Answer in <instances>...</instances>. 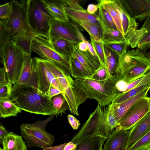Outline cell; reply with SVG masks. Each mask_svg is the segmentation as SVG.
<instances>
[{
    "label": "cell",
    "mask_w": 150,
    "mask_h": 150,
    "mask_svg": "<svg viewBox=\"0 0 150 150\" xmlns=\"http://www.w3.org/2000/svg\"><path fill=\"white\" fill-rule=\"evenodd\" d=\"M150 72V58L146 52L137 48L118 56L115 76L127 85Z\"/></svg>",
    "instance_id": "1"
},
{
    "label": "cell",
    "mask_w": 150,
    "mask_h": 150,
    "mask_svg": "<svg viewBox=\"0 0 150 150\" xmlns=\"http://www.w3.org/2000/svg\"><path fill=\"white\" fill-rule=\"evenodd\" d=\"M9 98L16 103L21 110L30 113L50 116L57 113L50 99L26 84L13 85Z\"/></svg>",
    "instance_id": "2"
},
{
    "label": "cell",
    "mask_w": 150,
    "mask_h": 150,
    "mask_svg": "<svg viewBox=\"0 0 150 150\" xmlns=\"http://www.w3.org/2000/svg\"><path fill=\"white\" fill-rule=\"evenodd\" d=\"M117 81L115 76L103 81L88 78L75 79L76 83L86 93L89 99H95L103 107L110 105L118 93L116 87Z\"/></svg>",
    "instance_id": "3"
},
{
    "label": "cell",
    "mask_w": 150,
    "mask_h": 150,
    "mask_svg": "<svg viewBox=\"0 0 150 150\" xmlns=\"http://www.w3.org/2000/svg\"><path fill=\"white\" fill-rule=\"evenodd\" d=\"M98 104L79 132L71 142L77 146L84 141L91 138L100 137L108 138L113 131L109 127L106 118V107Z\"/></svg>",
    "instance_id": "4"
},
{
    "label": "cell",
    "mask_w": 150,
    "mask_h": 150,
    "mask_svg": "<svg viewBox=\"0 0 150 150\" xmlns=\"http://www.w3.org/2000/svg\"><path fill=\"white\" fill-rule=\"evenodd\" d=\"M56 115H52L43 120H38L32 124L23 123L20 125L21 136L26 141L28 147L51 146L54 143V137L47 132V124L52 120Z\"/></svg>",
    "instance_id": "5"
},
{
    "label": "cell",
    "mask_w": 150,
    "mask_h": 150,
    "mask_svg": "<svg viewBox=\"0 0 150 150\" xmlns=\"http://www.w3.org/2000/svg\"><path fill=\"white\" fill-rule=\"evenodd\" d=\"M32 65L31 75L27 85L33 88L38 93L47 97L51 84L63 93L57 80L48 69L42 59L36 57L32 58Z\"/></svg>",
    "instance_id": "6"
},
{
    "label": "cell",
    "mask_w": 150,
    "mask_h": 150,
    "mask_svg": "<svg viewBox=\"0 0 150 150\" xmlns=\"http://www.w3.org/2000/svg\"><path fill=\"white\" fill-rule=\"evenodd\" d=\"M52 18L41 0H28V22L35 36H40L49 40L50 21Z\"/></svg>",
    "instance_id": "7"
},
{
    "label": "cell",
    "mask_w": 150,
    "mask_h": 150,
    "mask_svg": "<svg viewBox=\"0 0 150 150\" xmlns=\"http://www.w3.org/2000/svg\"><path fill=\"white\" fill-rule=\"evenodd\" d=\"M0 56L8 81L13 85L15 84L22 68L24 53L19 48L9 40L0 48Z\"/></svg>",
    "instance_id": "8"
},
{
    "label": "cell",
    "mask_w": 150,
    "mask_h": 150,
    "mask_svg": "<svg viewBox=\"0 0 150 150\" xmlns=\"http://www.w3.org/2000/svg\"><path fill=\"white\" fill-rule=\"evenodd\" d=\"M12 1V11L10 16L7 19H1L0 22V24L8 32L10 40L21 33L32 31L27 20L28 0L20 3L17 0Z\"/></svg>",
    "instance_id": "9"
},
{
    "label": "cell",
    "mask_w": 150,
    "mask_h": 150,
    "mask_svg": "<svg viewBox=\"0 0 150 150\" xmlns=\"http://www.w3.org/2000/svg\"><path fill=\"white\" fill-rule=\"evenodd\" d=\"M71 21L70 19L69 21L52 19L50 21L49 40L51 38H61L78 44L84 40L85 38L76 23Z\"/></svg>",
    "instance_id": "10"
},
{
    "label": "cell",
    "mask_w": 150,
    "mask_h": 150,
    "mask_svg": "<svg viewBox=\"0 0 150 150\" xmlns=\"http://www.w3.org/2000/svg\"><path fill=\"white\" fill-rule=\"evenodd\" d=\"M149 112L150 97L142 98L127 111L116 127V130H128L131 129Z\"/></svg>",
    "instance_id": "11"
},
{
    "label": "cell",
    "mask_w": 150,
    "mask_h": 150,
    "mask_svg": "<svg viewBox=\"0 0 150 150\" xmlns=\"http://www.w3.org/2000/svg\"><path fill=\"white\" fill-rule=\"evenodd\" d=\"M31 50L32 52L36 53L41 58L58 63L69 69L70 59L58 53L46 38L35 36L32 42Z\"/></svg>",
    "instance_id": "12"
},
{
    "label": "cell",
    "mask_w": 150,
    "mask_h": 150,
    "mask_svg": "<svg viewBox=\"0 0 150 150\" xmlns=\"http://www.w3.org/2000/svg\"><path fill=\"white\" fill-rule=\"evenodd\" d=\"M64 11L69 19L77 23L81 21H88L100 25L97 20L98 14L91 15L83 8L79 1L74 0H63Z\"/></svg>",
    "instance_id": "13"
},
{
    "label": "cell",
    "mask_w": 150,
    "mask_h": 150,
    "mask_svg": "<svg viewBox=\"0 0 150 150\" xmlns=\"http://www.w3.org/2000/svg\"><path fill=\"white\" fill-rule=\"evenodd\" d=\"M62 94L68 103L69 110L71 112L76 116H79V107L89 98L88 96L77 84L75 80Z\"/></svg>",
    "instance_id": "14"
},
{
    "label": "cell",
    "mask_w": 150,
    "mask_h": 150,
    "mask_svg": "<svg viewBox=\"0 0 150 150\" xmlns=\"http://www.w3.org/2000/svg\"><path fill=\"white\" fill-rule=\"evenodd\" d=\"M130 15L139 21L150 15V2L149 0H122Z\"/></svg>",
    "instance_id": "15"
},
{
    "label": "cell",
    "mask_w": 150,
    "mask_h": 150,
    "mask_svg": "<svg viewBox=\"0 0 150 150\" xmlns=\"http://www.w3.org/2000/svg\"><path fill=\"white\" fill-rule=\"evenodd\" d=\"M43 59L64 92L74 81L71 77L69 69L58 63L48 60Z\"/></svg>",
    "instance_id": "16"
},
{
    "label": "cell",
    "mask_w": 150,
    "mask_h": 150,
    "mask_svg": "<svg viewBox=\"0 0 150 150\" xmlns=\"http://www.w3.org/2000/svg\"><path fill=\"white\" fill-rule=\"evenodd\" d=\"M150 131V112L129 131L126 150Z\"/></svg>",
    "instance_id": "17"
},
{
    "label": "cell",
    "mask_w": 150,
    "mask_h": 150,
    "mask_svg": "<svg viewBox=\"0 0 150 150\" xmlns=\"http://www.w3.org/2000/svg\"><path fill=\"white\" fill-rule=\"evenodd\" d=\"M150 89V87L120 103L110 104L112 112L115 117L117 125L122 117L132 106L142 98L148 97V92Z\"/></svg>",
    "instance_id": "18"
},
{
    "label": "cell",
    "mask_w": 150,
    "mask_h": 150,
    "mask_svg": "<svg viewBox=\"0 0 150 150\" xmlns=\"http://www.w3.org/2000/svg\"><path fill=\"white\" fill-rule=\"evenodd\" d=\"M129 131L114 130L103 145L102 150H126Z\"/></svg>",
    "instance_id": "19"
},
{
    "label": "cell",
    "mask_w": 150,
    "mask_h": 150,
    "mask_svg": "<svg viewBox=\"0 0 150 150\" xmlns=\"http://www.w3.org/2000/svg\"><path fill=\"white\" fill-rule=\"evenodd\" d=\"M72 57L76 58L91 74L99 67L100 64L88 50L85 52L80 50L76 46Z\"/></svg>",
    "instance_id": "20"
},
{
    "label": "cell",
    "mask_w": 150,
    "mask_h": 150,
    "mask_svg": "<svg viewBox=\"0 0 150 150\" xmlns=\"http://www.w3.org/2000/svg\"><path fill=\"white\" fill-rule=\"evenodd\" d=\"M41 1L45 9L53 18L59 21L69 20L64 11L63 0Z\"/></svg>",
    "instance_id": "21"
},
{
    "label": "cell",
    "mask_w": 150,
    "mask_h": 150,
    "mask_svg": "<svg viewBox=\"0 0 150 150\" xmlns=\"http://www.w3.org/2000/svg\"><path fill=\"white\" fill-rule=\"evenodd\" d=\"M55 50L61 55L70 58L78 44L61 38H51L49 40Z\"/></svg>",
    "instance_id": "22"
},
{
    "label": "cell",
    "mask_w": 150,
    "mask_h": 150,
    "mask_svg": "<svg viewBox=\"0 0 150 150\" xmlns=\"http://www.w3.org/2000/svg\"><path fill=\"white\" fill-rule=\"evenodd\" d=\"M21 136L9 132L3 141V150H27L28 147Z\"/></svg>",
    "instance_id": "23"
},
{
    "label": "cell",
    "mask_w": 150,
    "mask_h": 150,
    "mask_svg": "<svg viewBox=\"0 0 150 150\" xmlns=\"http://www.w3.org/2000/svg\"><path fill=\"white\" fill-rule=\"evenodd\" d=\"M35 36L32 31H28L13 37L10 40L19 48L24 54L31 55L32 52V42Z\"/></svg>",
    "instance_id": "24"
},
{
    "label": "cell",
    "mask_w": 150,
    "mask_h": 150,
    "mask_svg": "<svg viewBox=\"0 0 150 150\" xmlns=\"http://www.w3.org/2000/svg\"><path fill=\"white\" fill-rule=\"evenodd\" d=\"M21 109L16 103L9 98L0 99V116L5 118L16 117Z\"/></svg>",
    "instance_id": "25"
},
{
    "label": "cell",
    "mask_w": 150,
    "mask_h": 150,
    "mask_svg": "<svg viewBox=\"0 0 150 150\" xmlns=\"http://www.w3.org/2000/svg\"><path fill=\"white\" fill-rule=\"evenodd\" d=\"M32 59L30 55L24 53L22 68L18 80L15 84H27L32 73Z\"/></svg>",
    "instance_id": "26"
},
{
    "label": "cell",
    "mask_w": 150,
    "mask_h": 150,
    "mask_svg": "<svg viewBox=\"0 0 150 150\" xmlns=\"http://www.w3.org/2000/svg\"><path fill=\"white\" fill-rule=\"evenodd\" d=\"M69 69L71 76L76 79L87 78L91 73L76 58L71 57L70 59Z\"/></svg>",
    "instance_id": "27"
},
{
    "label": "cell",
    "mask_w": 150,
    "mask_h": 150,
    "mask_svg": "<svg viewBox=\"0 0 150 150\" xmlns=\"http://www.w3.org/2000/svg\"><path fill=\"white\" fill-rule=\"evenodd\" d=\"M98 14L97 20L102 30L109 29H117L115 23L108 11L102 5L98 4Z\"/></svg>",
    "instance_id": "28"
},
{
    "label": "cell",
    "mask_w": 150,
    "mask_h": 150,
    "mask_svg": "<svg viewBox=\"0 0 150 150\" xmlns=\"http://www.w3.org/2000/svg\"><path fill=\"white\" fill-rule=\"evenodd\" d=\"M107 139L100 137L91 138L82 142L75 150H102L103 145Z\"/></svg>",
    "instance_id": "29"
},
{
    "label": "cell",
    "mask_w": 150,
    "mask_h": 150,
    "mask_svg": "<svg viewBox=\"0 0 150 150\" xmlns=\"http://www.w3.org/2000/svg\"><path fill=\"white\" fill-rule=\"evenodd\" d=\"M85 29L91 37L99 41L102 40L103 30L100 25L88 21H81L77 23Z\"/></svg>",
    "instance_id": "30"
},
{
    "label": "cell",
    "mask_w": 150,
    "mask_h": 150,
    "mask_svg": "<svg viewBox=\"0 0 150 150\" xmlns=\"http://www.w3.org/2000/svg\"><path fill=\"white\" fill-rule=\"evenodd\" d=\"M98 4L102 5L108 11L112 18L117 29L123 35L121 22L119 14L115 8L112 1L99 0L98 1Z\"/></svg>",
    "instance_id": "31"
},
{
    "label": "cell",
    "mask_w": 150,
    "mask_h": 150,
    "mask_svg": "<svg viewBox=\"0 0 150 150\" xmlns=\"http://www.w3.org/2000/svg\"><path fill=\"white\" fill-rule=\"evenodd\" d=\"M150 87V83H149L136 87L126 92L118 93L111 103L114 104L120 103Z\"/></svg>",
    "instance_id": "32"
},
{
    "label": "cell",
    "mask_w": 150,
    "mask_h": 150,
    "mask_svg": "<svg viewBox=\"0 0 150 150\" xmlns=\"http://www.w3.org/2000/svg\"><path fill=\"white\" fill-rule=\"evenodd\" d=\"M127 40L118 29H109L103 31L102 40L104 43L121 42Z\"/></svg>",
    "instance_id": "33"
},
{
    "label": "cell",
    "mask_w": 150,
    "mask_h": 150,
    "mask_svg": "<svg viewBox=\"0 0 150 150\" xmlns=\"http://www.w3.org/2000/svg\"><path fill=\"white\" fill-rule=\"evenodd\" d=\"M105 67L112 76H115L118 56L110 49L105 46Z\"/></svg>",
    "instance_id": "34"
},
{
    "label": "cell",
    "mask_w": 150,
    "mask_h": 150,
    "mask_svg": "<svg viewBox=\"0 0 150 150\" xmlns=\"http://www.w3.org/2000/svg\"><path fill=\"white\" fill-rule=\"evenodd\" d=\"M50 100L53 105L57 111L56 117L60 114H65L66 111L69 110L68 104L62 93L52 97Z\"/></svg>",
    "instance_id": "35"
},
{
    "label": "cell",
    "mask_w": 150,
    "mask_h": 150,
    "mask_svg": "<svg viewBox=\"0 0 150 150\" xmlns=\"http://www.w3.org/2000/svg\"><path fill=\"white\" fill-rule=\"evenodd\" d=\"M142 26L146 28L147 31L138 42L137 47L146 52L148 50L150 49V15L145 19Z\"/></svg>",
    "instance_id": "36"
},
{
    "label": "cell",
    "mask_w": 150,
    "mask_h": 150,
    "mask_svg": "<svg viewBox=\"0 0 150 150\" xmlns=\"http://www.w3.org/2000/svg\"><path fill=\"white\" fill-rule=\"evenodd\" d=\"M90 38L91 44L100 64L105 67V45L103 42L102 40L97 41L91 37Z\"/></svg>",
    "instance_id": "37"
},
{
    "label": "cell",
    "mask_w": 150,
    "mask_h": 150,
    "mask_svg": "<svg viewBox=\"0 0 150 150\" xmlns=\"http://www.w3.org/2000/svg\"><path fill=\"white\" fill-rule=\"evenodd\" d=\"M104 43L105 47L110 49L118 56L122 55L125 53L127 51L128 47L129 46L127 40L121 42Z\"/></svg>",
    "instance_id": "38"
},
{
    "label": "cell",
    "mask_w": 150,
    "mask_h": 150,
    "mask_svg": "<svg viewBox=\"0 0 150 150\" xmlns=\"http://www.w3.org/2000/svg\"><path fill=\"white\" fill-rule=\"evenodd\" d=\"M113 76L107 68L100 64L99 68L88 78L97 81H103Z\"/></svg>",
    "instance_id": "39"
},
{
    "label": "cell",
    "mask_w": 150,
    "mask_h": 150,
    "mask_svg": "<svg viewBox=\"0 0 150 150\" xmlns=\"http://www.w3.org/2000/svg\"><path fill=\"white\" fill-rule=\"evenodd\" d=\"M150 147V131L127 150H143Z\"/></svg>",
    "instance_id": "40"
},
{
    "label": "cell",
    "mask_w": 150,
    "mask_h": 150,
    "mask_svg": "<svg viewBox=\"0 0 150 150\" xmlns=\"http://www.w3.org/2000/svg\"><path fill=\"white\" fill-rule=\"evenodd\" d=\"M12 1L0 6V18L1 19L8 18L12 11Z\"/></svg>",
    "instance_id": "41"
},
{
    "label": "cell",
    "mask_w": 150,
    "mask_h": 150,
    "mask_svg": "<svg viewBox=\"0 0 150 150\" xmlns=\"http://www.w3.org/2000/svg\"><path fill=\"white\" fill-rule=\"evenodd\" d=\"M13 87V84L9 81L0 86V99L9 98L11 94Z\"/></svg>",
    "instance_id": "42"
},
{
    "label": "cell",
    "mask_w": 150,
    "mask_h": 150,
    "mask_svg": "<svg viewBox=\"0 0 150 150\" xmlns=\"http://www.w3.org/2000/svg\"><path fill=\"white\" fill-rule=\"evenodd\" d=\"M106 116L108 125L112 131L117 126L116 121L112 112L110 104L106 107Z\"/></svg>",
    "instance_id": "43"
},
{
    "label": "cell",
    "mask_w": 150,
    "mask_h": 150,
    "mask_svg": "<svg viewBox=\"0 0 150 150\" xmlns=\"http://www.w3.org/2000/svg\"><path fill=\"white\" fill-rule=\"evenodd\" d=\"M67 118L69 123L73 129L74 130L77 129L81 125L79 121L71 114L68 115Z\"/></svg>",
    "instance_id": "44"
},
{
    "label": "cell",
    "mask_w": 150,
    "mask_h": 150,
    "mask_svg": "<svg viewBox=\"0 0 150 150\" xmlns=\"http://www.w3.org/2000/svg\"><path fill=\"white\" fill-rule=\"evenodd\" d=\"M62 93L59 89L52 84H51L48 91L47 97L50 99L53 97Z\"/></svg>",
    "instance_id": "45"
},
{
    "label": "cell",
    "mask_w": 150,
    "mask_h": 150,
    "mask_svg": "<svg viewBox=\"0 0 150 150\" xmlns=\"http://www.w3.org/2000/svg\"><path fill=\"white\" fill-rule=\"evenodd\" d=\"M8 81L5 69L4 67L1 68L0 69V86L6 84Z\"/></svg>",
    "instance_id": "46"
},
{
    "label": "cell",
    "mask_w": 150,
    "mask_h": 150,
    "mask_svg": "<svg viewBox=\"0 0 150 150\" xmlns=\"http://www.w3.org/2000/svg\"><path fill=\"white\" fill-rule=\"evenodd\" d=\"M98 10V5L91 4L88 5L87 11L90 14L93 15L96 14V13Z\"/></svg>",
    "instance_id": "47"
},
{
    "label": "cell",
    "mask_w": 150,
    "mask_h": 150,
    "mask_svg": "<svg viewBox=\"0 0 150 150\" xmlns=\"http://www.w3.org/2000/svg\"><path fill=\"white\" fill-rule=\"evenodd\" d=\"M86 41L87 40L85 39L84 40L79 43L78 47L80 50L85 52L88 50V48Z\"/></svg>",
    "instance_id": "48"
},
{
    "label": "cell",
    "mask_w": 150,
    "mask_h": 150,
    "mask_svg": "<svg viewBox=\"0 0 150 150\" xmlns=\"http://www.w3.org/2000/svg\"><path fill=\"white\" fill-rule=\"evenodd\" d=\"M9 132L6 130L3 125L1 123L0 125V143L2 144L3 139L6 135Z\"/></svg>",
    "instance_id": "49"
},
{
    "label": "cell",
    "mask_w": 150,
    "mask_h": 150,
    "mask_svg": "<svg viewBox=\"0 0 150 150\" xmlns=\"http://www.w3.org/2000/svg\"><path fill=\"white\" fill-rule=\"evenodd\" d=\"M67 144V143H64L58 146L52 147L43 146L42 148L44 150H64V147Z\"/></svg>",
    "instance_id": "50"
},
{
    "label": "cell",
    "mask_w": 150,
    "mask_h": 150,
    "mask_svg": "<svg viewBox=\"0 0 150 150\" xmlns=\"http://www.w3.org/2000/svg\"><path fill=\"white\" fill-rule=\"evenodd\" d=\"M77 148L76 144L70 141L67 143L64 147V150H75Z\"/></svg>",
    "instance_id": "51"
},
{
    "label": "cell",
    "mask_w": 150,
    "mask_h": 150,
    "mask_svg": "<svg viewBox=\"0 0 150 150\" xmlns=\"http://www.w3.org/2000/svg\"><path fill=\"white\" fill-rule=\"evenodd\" d=\"M86 42L88 45V50L98 60V59L95 52L91 42L87 40L86 41Z\"/></svg>",
    "instance_id": "52"
},
{
    "label": "cell",
    "mask_w": 150,
    "mask_h": 150,
    "mask_svg": "<svg viewBox=\"0 0 150 150\" xmlns=\"http://www.w3.org/2000/svg\"><path fill=\"white\" fill-rule=\"evenodd\" d=\"M148 55L149 56V57L150 58V51L147 53Z\"/></svg>",
    "instance_id": "53"
},
{
    "label": "cell",
    "mask_w": 150,
    "mask_h": 150,
    "mask_svg": "<svg viewBox=\"0 0 150 150\" xmlns=\"http://www.w3.org/2000/svg\"><path fill=\"white\" fill-rule=\"evenodd\" d=\"M143 150H150V147L145 149Z\"/></svg>",
    "instance_id": "54"
},
{
    "label": "cell",
    "mask_w": 150,
    "mask_h": 150,
    "mask_svg": "<svg viewBox=\"0 0 150 150\" xmlns=\"http://www.w3.org/2000/svg\"><path fill=\"white\" fill-rule=\"evenodd\" d=\"M0 150H3V149H2L1 147H0Z\"/></svg>",
    "instance_id": "55"
},
{
    "label": "cell",
    "mask_w": 150,
    "mask_h": 150,
    "mask_svg": "<svg viewBox=\"0 0 150 150\" xmlns=\"http://www.w3.org/2000/svg\"><path fill=\"white\" fill-rule=\"evenodd\" d=\"M149 92H150V90H149Z\"/></svg>",
    "instance_id": "56"
},
{
    "label": "cell",
    "mask_w": 150,
    "mask_h": 150,
    "mask_svg": "<svg viewBox=\"0 0 150 150\" xmlns=\"http://www.w3.org/2000/svg\"><path fill=\"white\" fill-rule=\"evenodd\" d=\"M149 1L150 2V0H149Z\"/></svg>",
    "instance_id": "57"
}]
</instances>
